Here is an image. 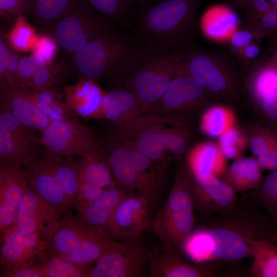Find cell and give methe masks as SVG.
<instances>
[{"label": "cell", "mask_w": 277, "mask_h": 277, "mask_svg": "<svg viewBox=\"0 0 277 277\" xmlns=\"http://www.w3.org/2000/svg\"><path fill=\"white\" fill-rule=\"evenodd\" d=\"M184 74L183 61L173 50L143 45L119 78L145 114L152 112L171 82Z\"/></svg>", "instance_id": "6da1fadb"}, {"label": "cell", "mask_w": 277, "mask_h": 277, "mask_svg": "<svg viewBox=\"0 0 277 277\" xmlns=\"http://www.w3.org/2000/svg\"><path fill=\"white\" fill-rule=\"evenodd\" d=\"M272 229L265 223L247 217L225 220L212 227L191 233L185 241V250L199 262L234 261L252 256L247 238H267Z\"/></svg>", "instance_id": "7a4b0ae2"}, {"label": "cell", "mask_w": 277, "mask_h": 277, "mask_svg": "<svg viewBox=\"0 0 277 277\" xmlns=\"http://www.w3.org/2000/svg\"><path fill=\"white\" fill-rule=\"evenodd\" d=\"M201 0H163L142 10L134 35L143 45L173 50L193 27Z\"/></svg>", "instance_id": "3957f363"}, {"label": "cell", "mask_w": 277, "mask_h": 277, "mask_svg": "<svg viewBox=\"0 0 277 277\" xmlns=\"http://www.w3.org/2000/svg\"><path fill=\"white\" fill-rule=\"evenodd\" d=\"M142 45L134 35L115 28L73 53V65L81 78L93 81L107 76L118 78Z\"/></svg>", "instance_id": "277c9868"}, {"label": "cell", "mask_w": 277, "mask_h": 277, "mask_svg": "<svg viewBox=\"0 0 277 277\" xmlns=\"http://www.w3.org/2000/svg\"><path fill=\"white\" fill-rule=\"evenodd\" d=\"M172 117L140 115L119 137L125 139L158 166L168 155H179L186 148L184 133L172 126Z\"/></svg>", "instance_id": "5b68a950"}, {"label": "cell", "mask_w": 277, "mask_h": 277, "mask_svg": "<svg viewBox=\"0 0 277 277\" xmlns=\"http://www.w3.org/2000/svg\"><path fill=\"white\" fill-rule=\"evenodd\" d=\"M191 180L179 172L164 205L152 223L154 233L169 250L182 244L192 233L194 223Z\"/></svg>", "instance_id": "8992f818"}, {"label": "cell", "mask_w": 277, "mask_h": 277, "mask_svg": "<svg viewBox=\"0 0 277 277\" xmlns=\"http://www.w3.org/2000/svg\"><path fill=\"white\" fill-rule=\"evenodd\" d=\"M115 28L114 22L93 9L85 0H77L71 10L53 26V36L59 47L70 53Z\"/></svg>", "instance_id": "52a82bcc"}, {"label": "cell", "mask_w": 277, "mask_h": 277, "mask_svg": "<svg viewBox=\"0 0 277 277\" xmlns=\"http://www.w3.org/2000/svg\"><path fill=\"white\" fill-rule=\"evenodd\" d=\"M39 142L46 152L69 159L86 158L103 151L92 130L77 118L50 123Z\"/></svg>", "instance_id": "ba28073f"}, {"label": "cell", "mask_w": 277, "mask_h": 277, "mask_svg": "<svg viewBox=\"0 0 277 277\" xmlns=\"http://www.w3.org/2000/svg\"><path fill=\"white\" fill-rule=\"evenodd\" d=\"M136 237L121 242L89 269L88 277L145 276V266L151 259L146 247Z\"/></svg>", "instance_id": "9c48e42d"}, {"label": "cell", "mask_w": 277, "mask_h": 277, "mask_svg": "<svg viewBox=\"0 0 277 277\" xmlns=\"http://www.w3.org/2000/svg\"><path fill=\"white\" fill-rule=\"evenodd\" d=\"M1 238L3 276L10 272L34 266L47 249L48 243L39 235L19 231L12 226Z\"/></svg>", "instance_id": "30bf717a"}, {"label": "cell", "mask_w": 277, "mask_h": 277, "mask_svg": "<svg viewBox=\"0 0 277 277\" xmlns=\"http://www.w3.org/2000/svg\"><path fill=\"white\" fill-rule=\"evenodd\" d=\"M29 186L52 209L59 220L73 208L57 184L44 156L34 153L22 166Z\"/></svg>", "instance_id": "8fae6325"}, {"label": "cell", "mask_w": 277, "mask_h": 277, "mask_svg": "<svg viewBox=\"0 0 277 277\" xmlns=\"http://www.w3.org/2000/svg\"><path fill=\"white\" fill-rule=\"evenodd\" d=\"M59 220L29 185L20 202L12 227L26 233L37 234L48 244Z\"/></svg>", "instance_id": "7c38bea8"}, {"label": "cell", "mask_w": 277, "mask_h": 277, "mask_svg": "<svg viewBox=\"0 0 277 277\" xmlns=\"http://www.w3.org/2000/svg\"><path fill=\"white\" fill-rule=\"evenodd\" d=\"M152 203L142 195L125 196L117 205L109 229V238L114 240L138 236L152 222Z\"/></svg>", "instance_id": "4fadbf2b"}, {"label": "cell", "mask_w": 277, "mask_h": 277, "mask_svg": "<svg viewBox=\"0 0 277 277\" xmlns=\"http://www.w3.org/2000/svg\"><path fill=\"white\" fill-rule=\"evenodd\" d=\"M28 187L22 166L1 165V235L13 225L20 202Z\"/></svg>", "instance_id": "5bb4252c"}, {"label": "cell", "mask_w": 277, "mask_h": 277, "mask_svg": "<svg viewBox=\"0 0 277 277\" xmlns=\"http://www.w3.org/2000/svg\"><path fill=\"white\" fill-rule=\"evenodd\" d=\"M194 203L207 213H229L236 199L235 192L213 174L191 176Z\"/></svg>", "instance_id": "9a60e30c"}, {"label": "cell", "mask_w": 277, "mask_h": 277, "mask_svg": "<svg viewBox=\"0 0 277 277\" xmlns=\"http://www.w3.org/2000/svg\"><path fill=\"white\" fill-rule=\"evenodd\" d=\"M204 90L205 88L196 80L182 74L171 82L150 114L171 117L173 114L198 103Z\"/></svg>", "instance_id": "2e32d148"}, {"label": "cell", "mask_w": 277, "mask_h": 277, "mask_svg": "<svg viewBox=\"0 0 277 277\" xmlns=\"http://www.w3.org/2000/svg\"><path fill=\"white\" fill-rule=\"evenodd\" d=\"M109 143L106 154L116 184L127 194L145 196L128 144L117 136Z\"/></svg>", "instance_id": "e0dca14e"}, {"label": "cell", "mask_w": 277, "mask_h": 277, "mask_svg": "<svg viewBox=\"0 0 277 277\" xmlns=\"http://www.w3.org/2000/svg\"><path fill=\"white\" fill-rule=\"evenodd\" d=\"M1 110L10 113L25 126L41 133L49 124L19 86L0 85Z\"/></svg>", "instance_id": "ac0fdd59"}, {"label": "cell", "mask_w": 277, "mask_h": 277, "mask_svg": "<svg viewBox=\"0 0 277 277\" xmlns=\"http://www.w3.org/2000/svg\"><path fill=\"white\" fill-rule=\"evenodd\" d=\"M98 110L112 123L117 135L125 131L142 114L135 95L127 88L115 89L105 94Z\"/></svg>", "instance_id": "d6986e66"}, {"label": "cell", "mask_w": 277, "mask_h": 277, "mask_svg": "<svg viewBox=\"0 0 277 277\" xmlns=\"http://www.w3.org/2000/svg\"><path fill=\"white\" fill-rule=\"evenodd\" d=\"M183 63L184 74L196 80L205 89L218 92L225 88L227 80L221 64L210 54L190 50Z\"/></svg>", "instance_id": "ffe728a7"}, {"label": "cell", "mask_w": 277, "mask_h": 277, "mask_svg": "<svg viewBox=\"0 0 277 277\" xmlns=\"http://www.w3.org/2000/svg\"><path fill=\"white\" fill-rule=\"evenodd\" d=\"M127 195L117 184L106 188L78 214L95 232L109 238V229L114 210Z\"/></svg>", "instance_id": "44dd1931"}, {"label": "cell", "mask_w": 277, "mask_h": 277, "mask_svg": "<svg viewBox=\"0 0 277 277\" xmlns=\"http://www.w3.org/2000/svg\"><path fill=\"white\" fill-rule=\"evenodd\" d=\"M95 235L99 234L90 228L78 214H70L59 220L47 250L49 256H66L81 241Z\"/></svg>", "instance_id": "7402d4cb"}, {"label": "cell", "mask_w": 277, "mask_h": 277, "mask_svg": "<svg viewBox=\"0 0 277 277\" xmlns=\"http://www.w3.org/2000/svg\"><path fill=\"white\" fill-rule=\"evenodd\" d=\"M149 270L153 277H207L216 274L213 266L189 263L173 250L151 258Z\"/></svg>", "instance_id": "603a6c76"}, {"label": "cell", "mask_w": 277, "mask_h": 277, "mask_svg": "<svg viewBox=\"0 0 277 277\" xmlns=\"http://www.w3.org/2000/svg\"><path fill=\"white\" fill-rule=\"evenodd\" d=\"M44 156L66 199L74 209L80 179L74 161L47 152Z\"/></svg>", "instance_id": "cb8c5ba5"}, {"label": "cell", "mask_w": 277, "mask_h": 277, "mask_svg": "<svg viewBox=\"0 0 277 277\" xmlns=\"http://www.w3.org/2000/svg\"><path fill=\"white\" fill-rule=\"evenodd\" d=\"M27 95L50 123L76 119L60 92L23 87Z\"/></svg>", "instance_id": "d4e9b609"}, {"label": "cell", "mask_w": 277, "mask_h": 277, "mask_svg": "<svg viewBox=\"0 0 277 277\" xmlns=\"http://www.w3.org/2000/svg\"><path fill=\"white\" fill-rule=\"evenodd\" d=\"M80 182L98 186L103 189L116 185L103 151L86 158L74 161Z\"/></svg>", "instance_id": "484cf974"}, {"label": "cell", "mask_w": 277, "mask_h": 277, "mask_svg": "<svg viewBox=\"0 0 277 277\" xmlns=\"http://www.w3.org/2000/svg\"><path fill=\"white\" fill-rule=\"evenodd\" d=\"M120 243L107 236L93 235L81 241L66 256L76 264L88 266L114 250Z\"/></svg>", "instance_id": "4316f807"}, {"label": "cell", "mask_w": 277, "mask_h": 277, "mask_svg": "<svg viewBox=\"0 0 277 277\" xmlns=\"http://www.w3.org/2000/svg\"><path fill=\"white\" fill-rule=\"evenodd\" d=\"M261 168L253 159H238L229 166L226 183L235 192L256 188L262 182Z\"/></svg>", "instance_id": "83f0119b"}, {"label": "cell", "mask_w": 277, "mask_h": 277, "mask_svg": "<svg viewBox=\"0 0 277 277\" xmlns=\"http://www.w3.org/2000/svg\"><path fill=\"white\" fill-rule=\"evenodd\" d=\"M125 140L129 146L144 195L152 203L157 197L161 184L159 167H155L156 166H159L127 141Z\"/></svg>", "instance_id": "f1b7e54d"}, {"label": "cell", "mask_w": 277, "mask_h": 277, "mask_svg": "<svg viewBox=\"0 0 277 277\" xmlns=\"http://www.w3.org/2000/svg\"><path fill=\"white\" fill-rule=\"evenodd\" d=\"M252 249L253 275L257 277H277V246L267 238L248 237Z\"/></svg>", "instance_id": "f546056e"}, {"label": "cell", "mask_w": 277, "mask_h": 277, "mask_svg": "<svg viewBox=\"0 0 277 277\" xmlns=\"http://www.w3.org/2000/svg\"><path fill=\"white\" fill-rule=\"evenodd\" d=\"M68 71L65 65L55 60L49 63H41L36 68L26 86L33 88L60 93Z\"/></svg>", "instance_id": "4dcf8cb0"}, {"label": "cell", "mask_w": 277, "mask_h": 277, "mask_svg": "<svg viewBox=\"0 0 277 277\" xmlns=\"http://www.w3.org/2000/svg\"><path fill=\"white\" fill-rule=\"evenodd\" d=\"M77 0H31L30 13L37 23L53 27L68 13Z\"/></svg>", "instance_id": "1f68e13d"}, {"label": "cell", "mask_w": 277, "mask_h": 277, "mask_svg": "<svg viewBox=\"0 0 277 277\" xmlns=\"http://www.w3.org/2000/svg\"><path fill=\"white\" fill-rule=\"evenodd\" d=\"M32 144L0 129L1 165L23 166L34 153L31 151Z\"/></svg>", "instance_id": "d6a6232c"}, {"label": "cell", "mask_w": 277, "mask_h": 277, "mask_svg": "<svg viewBox=\"0 0 277 277\" xmlns=\"http://www.w3.org/2000/svg\"><path fill=\"white\" fill-rule=\"evenodd\" d=\"M188 164L191 176L209 174L215 175L221 172L223 167L216 147L209 143L198 147L191 153Z\"/></svg>", "instance_id": "836d02e7"}, {"label": "cell", "mask_w": 277, "mask_h": 277, "mask_svg": "<svg viewBox=\"0 0 277 277\" xmlns=\"http://www.w3.org/2000/svg\"><path fill=\"white\" fill-rule=\"evenodd\" d=\"M205 31L213 38L225 37L236 26L238 18L235 13L228 8L216 7L207 16Z\"/></svg>", "instance_id": "e575fe53"}, {"label": "cell", "mask_w": 277, "mask_h": 277, "mask_svg": "<svg viewBox=\"0 0 277 277\" xmlns=\"http://www.w3.org/2000/svg\"><path fill=\"white\" fill-rule=\"evenodd\" d=\"M14 21L13 26L6 34L9 46L21 53L31 51L37 37L35 29L23 15L18 16Z\"/></svg>", "instance_id": "d590c367"}, {"label": "cell", "mask_w": 277, "mask_h": 277, "mask_svg": "<svg viewBox=\"0 0 277 277\" xmlns=\"http://www.w3.org/2000/svg\"><path fill=\"white\" fill-rule=\"evenodd\" d=\"M4 30L0 35V85L18 86L17 67L23 54L9 46Z\"/></svg>", "instance_id": "8d00e7d4"}, {"label": "cell", "mask_w": 277, "mask_h": 277, "mask_svg": "<svg viewBox=\"0 0 277 277\" xmlns=\"http://www.w3.org/2000/svg\"><path fill=\"white\" fill-rule=\"evenodd\" d=\"M45 277H88L89 269L66 256L52 255L42 263Z\"/></svg>", "instance_id": "74e56055"}, {"label": "cell", "mask_w": 277, "mask_h": 277, "mask_svg": "<svg viewBox=\"0 0 277 277\" xmlns=\"http://www.w3.org/2000/svg\"><path fill=\"white\" fill-rule=\"evenodd\" d=\"M93 9L114 23L127 18L135 0H85Z\"/></svg>", "instance_id": "f35d334b"}, {"label": "cell", "mask_w": 277, "mask_h": 277, "mask_svg": "<svg viewBox=\"0 0 277 277\" xmlns=\"http://www.w3.org/2000/svg\"><path fill=\"white\" fill-rule=\"evenodd\" d=\"M256 189L253 196L277 224V170L269 174Z\"/></svg>", "instance_id": "ab89813d"}, {"label": "cell", "mask_w": 277, "mask_h": 277, "mask_svg": "<svg viewBox=\"0 0 277 277\" xmlns=\"http://www.w3.org/2000/svg\"><path fill=\"white\" fill-rule=\"evenodd\" d=\"M0 129L28 142L33 143L37 140L32 131L33 129L22 124L10 113L7 111L1 110Z\"/></svg>", "instance_id": "60d3db41"}, {"label": "cell", "mask_w": 277, "mask_h": 277, "mask_svg": "<svg viewBox=\"0 0 277 277\" xmlns=\"http://www.w3.org/2000/svg\"><path fill=\"white\" fill-rule=\"evenodd\" d=\"M58 47V43L53 35L40 34H37L31 52L42 62L49 63L56 60Z\"/></svg>", "instance_id": "b9f144b4"}, {"label": "cell", "mask_w": 277, "mask_h": 277, "mask_svg": "<svg viewBox=\"0 0 277 277\" xmlns=\"http://www.w3.org/2000/svg\"><path fill=\"white\" fill-rule=\"evenodd\" d=\"M226 114L221 108L215 107L209 110L203 118V127L210 136L216 137L221 135L225 127Z\"/></svg>", "instance_id": "7bdbcfd3"}, {"label": "cell", "mask_w": 277, "mask_h": 277, "mask_svg": "<svg viewBox=\"0 0 277 277\" xmlns=\"http://www.w3.org/2000/svg\"><path fill=\"white\" fill-rule=\"evenodd\" d=\"M31 0H0V15L8 20L30 13Z\"/></svg>", "instance_id": "ee69618b"}, {"label": "cell", "mask_w": 277, "mask_h": 277, "mask_svg": "<svg viewBox=\"0 0 277 277\" xmlns=\"http://www.w3.org/2000/svg\"><path fill=\"white\" fill-rule=\"evenodd\" d=\"M104 189L84 182H80L78 195L74 209L82 212L89 204L96 200Z\"/></svg>", "instance_id": "f6af8a7d"}, {"label": "cell", "mask_w": 277, "mask_h": 277, "mask_svg": "<svg viewBox=\"0 0 277 277\" xmlns=\"http://www.w3.org/2000/svg\"><path fill=\"white\" fill-rule=\"evenodd\" d=\"M240 140V134L235 129H228L220 135L219 143L223 154L227 158L233 159L237 155L235 148Z\"/></svg>", "instance_id": "bcb514c9"}, {"label": "cell", "mask_w": 277, "mask_h": 277, "mask_svg": "<svg viewBox=\"0 0 277 277\" xmlns=\"http://www.w3.org/2000/svg\"><path fill=\"white\" fill-rule=\"evenodd\" d=\"M256 88L262 98L277 91V70L269 69L262 73L258 78Z\"/></svg>", "instance_id": "7dc6e473"}, {"label": "cell", "mask_w": 277, "mask_h": 277, "mask_svg": "<svg viewBox=\"0 0 277 277\" xmlns=\"http://www.w3.org/2000/svg\"><path fill=\"white\" fill-rule=\"evenodd\" d=\"M262 99L267 116L270 120L277 119V91L266 95Z\"/></svg>", "instance_id": "c3c4849f"}, {"label": "cell", "mask_w": 277, "mask_h": 277, "mask_svg": "<svg viewBox=\"0 0 277 277\" xmlns=\"http://www.w3.org/2000/svg\"><path fill=\"white\" fill-rule=\"evenodd\" d=\"M256 161L263 169L270 170H277V150H268L263 154L257 157Z\"/></svg>", "instance_id": "681fc988"}, {"label": "cell", "mask_w": 277, "mask_h": 277, "mask_svg": "<svg viewBox=\"0 0 277 277\" xmlns=\"http://www.w3.org/2000/svg\"><path fill=\"white\" fill-rule=\"evenodd\" d=\"M4 276L11 277H45L41 265H35L6 273Z\"/></svg>", "instance_id": "f907efd6"}, {"label": "cell", "mask_w": 277, "mask_h": 277, "mask_svg": "<svg viewBox=\"0 0 277 277\" xmlns=\"http://www.w3.org/2000/svg\"><path fill=\"white\" fill-rule=\"evenodd\" d=\"M252 39L251 33L246 30L236 31L231 36V43L236 48H244L248 45Z\"/></svg>", "instance_id": "816d5d0a"}, {"label": "cell", "mask_w": 277, "mask_h": 277, "mask_svg": "<svg viewBox=\"0 0 277 277\" xmlns=\"http://www.w3.org/2000/svg\"><path fill=\"white\" fill-rule=\"evenodd\" d=\"M252 16H262L273 7L271 3L267 0H256L247 6Z\"/></svg>", "instance_id": "f5cc1de1"}, {"label": "cell", "mask_w": 277, "mask_h": 277, "mask_svg": "<svg viewBox=\"0 0 277 277\" xmlns=\"http://www.w3.org/2000/svg\"><path fill=\"white\" fill-rule=\"evenodd\" d=\"M261 23L262 27L267 29L277 26V12L273 7L262 15Z\"/></svg>", "instance_id": "db71d44e"}, {"label": "cell", "mask_w": 277, "mask_h": 277, "mask_svg": "<svg viewBox=\"0 0 277 277\" xmlns=\"http://www.w3.org/2000/svg\"><path fill=\"white\" fill-rule=\"evenodd\" d=\"M244 55L249 59L255 58L259 54V48L254 45H248L244 48Z\"/></svg>", "instance_id": "11a10c76"}, {"label": "cell", "mask_w": 277, "mask_h": 277, "mask_svg": "<svg viewBox=\"0 0 277 277\" xmlns=\"http://www.w3.org/2000/svg\"><path fill=\"white\" fill-rule=\"evenodd\" d=\"M256 0H232V1L235 3L238 6L244 7H247L252 2Z\"/></svg>", "instance_id": "9f6ffc18"}, {"label": "cell", "mask_w": 277, "mask_h": 277, "mask_svg": "<svg viewBox=\"0 0 277 277\" xmlns=\"http://www.w3.org/2000/svg\"><path fill=\"white\" fill-rule=\"evenodd\" d=\"M277 246V230L273 229L269 233L268 238Z\"/></svg>", "instance_id": "6f0895ef"}, {"label": "cell", "mask_w": 277, "mask_h": 277, "mask_svg": "<svg viewBox=\"0 0 277 277\" xmlns=\"http://www.w3.org/2000/svg\"><path fill=\"white\" fill-rule=\"evenodd\" d=\"M136 2H141V3H146L150 1H155V0H135Z\"/></svg>", "instance_id": "680465c9"}, {"label": "cell", "mask_w": 277, "mask_h": 277, "mask_svg": "<svg viewBox=\"0 0 277 277\" xmlns=\"http://www.w3.org/2000/svg\"><path fill=\"white\" fill-rule=\"evenodd\" d=\"M269 1L272 5L275 4L276 3H277V0H269Z\"/></svg>", "instance_id": "91938a15"}, {"label": "cell", "mask_w": 277, "mask_h": 277, "mask_svg": "<svg viewBox=\"0 0 277 277\" xmlns=\"http://www.w3.org/2000/svg\"><path fill=\"white\" fill-rule=\"evenodd\" d=\"M274 57L275 62L277 64V51L275 53Z\"/></svg>", "instance_id": "94428289"}]
</instances>
